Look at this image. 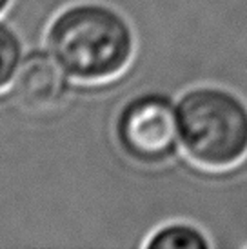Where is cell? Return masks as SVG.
<instances>
[{
	"instance_id": "1",
	"label": "cell",
	"mask_w": 247,
	"mask_h": 249,
	"mask_svg": "<svg viewBox=\"0 0 247 249\" xmlns=\"http://www.w3.org/2000/svg\"><path fill=\"white\" fill-rule=\"evenodd\" d=\"M44 46L78 82L120 75L135 55V31L118 9L102 2H76L49 20Z\"/></svg>"
},
{
	"instance_id": "2",
	"label": "cell",
	"mask_w": 247,
	"mask_h": 249,
	"mask_svg": "<svg viewBox=\"0 0 247 249\" xmlns=\"http://www.w3.org/2000/svg\"><path fill=\"white\" fill-rule=\"evenodd\" d=\"M180 144L207 169H227L247 157V104L220 86L191 88L176 102Z\"/></svg>"
},
{
	"instance_id": "3",
	"label": "cell",
	"mask_w": 247,
	"mask_h": 249,
	"mask_svg": "<svg viewBox=\"0 0 247 249\" xmlns=\"http://www.w3.org/2000/svg\"><path fill=\"white\" fill-rule=\"evenodd\" d=\"M120 151L140 166H160L178 155L180 131L176 102L162 91H145L129 98L115 118Z\"/></svg>"
},
{
	"instance_id": "4",
	"label": "cell",
	"mask_w": 247,
	"mask_h": 249,
	"mask_svg": "<svg viewBox=\"0 0 247 249\" xmlns=\"http://www.w3.org/2000/svg\"><path fill=\"white\" fill-rule=\"evenodd\" d=\"M26 51V40L18 26L7 17H0V93L13 84Z\"/></svg>"
},
{
	"instance_id": "5",
	"label": "cell",
	"mask_w": 247,
	"mask_h": 249,
	"mask_svg": "<svg viewBox=\"0 0 247 249\" xmlns=\"http://www.w3.org/2000/svg\"><path fill=\"white\" fill-rule=\"evenodd\" d=\"M147 249H209L211 242L207 235L193 224L187 222H171L165 224L145 240Z\"/></svg>"
},
{
	"instance_id": "6",
	"label": "cell",
	"mask_w": 247,
	"mask_h": 249,
	"mask_svg": "<svg viewBox=\"0 0 247 249\" xmlns=\"http://www.w3.org/2000/svg\"><path fill=\"white\" fill-rule=\"evenodd\" d=\"M15 0H0V17H6L9 13V9L13 7Z\"/></svg>"
}]
</instances>
